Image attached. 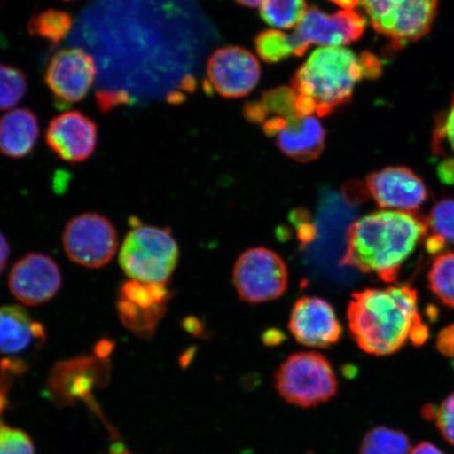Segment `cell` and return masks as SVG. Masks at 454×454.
I'll list each match as a JSON object with an SVG mask.
<instances>
[{
    "mask_svg": "<svg viewBox=\"0 0 454 454\" xmlns=\"http://www.w3.org/2000/svg\"><path fill=\"white\" fill-rule=\"evenodd\" d=\"M41 134L38 118L30 109H16L0 118V153L19 159L31 154Z\"/></svg>",
    "mask_w": 454,
    "mask_h": 454,
    "instance_id": "cell-18",
    "label": "cell"
},
{
    "mask_svg": "<svg viewBox=\"0 0 454 454\" xmlns=\"http://www.w3.org/2000/svg\"><path fill=\"white\" fill-rule=\"evenodd\" d=\"M169 298L167 283H142L129 281L121 289V299L139 306L142 309L164 306Z\"/></svg>",
    "mask_w": 454,
    "mask_h": 454,
    "instance_id": "cell-25",
    "label": "cell"
},
{
    "mask_svg": "<svg viewBox=\"0 0 454 454\" xmlns=\"http://www.w3.org/2000/svg\"><path fill=\"white\" fill-rule=\"evenodd\" d=\"M44 338L43 328L34 322L20 306L0 308V353H22L34 343Z\"/></svg>",
    "mask_w": 454,
    "mask_h": 454,
    "instance_id": "cell-19",
    "label": "cell"
},
{
    "mask_svg": "<svg viewBox=\"0 0 454 454\" xmlns=\"http://www.w3.org/2000/svg\"><path fill=\"white\" fill-rule=\"evenodd\" d=\"M278 394L288 404L314 408L338 395L339 382L325 356L308 351L289 356L275 374Z\"/></svg>",
    "mask_w": 454,
    "mask_h": 454,
    "instance_id": "cell-4",
    "label": "cell"
},
{
    "mask_svg": "<svg viewBox=\"0 0 454 454\" xmlns=\"http://www.w3.org/2000/svg\"><path fill=\"white\" fill-rule=\"evenodd\" d=\"M278 147L284 155L299 162L316 160L325 144V130L314 116L286 118L276 135Z\"/></svg>",
    "mask_w": 454,
    "mask_h": 454,
    "instance_id": "cell-17",
    "label": "cell"
},
{
    "mask_svg": "<svg viewBox=\"0 0 454 454\" xmlns=\"http://www.w3.org/2000/svg\"><path fill=\"white\" fill-rule=\"evenodd\" d=\"M10 257L9 243L5 240L3 234H0V274L4 270L7 266Z\"/></svg>",
    "mask_w": 454,
    "mask_h": 454,
    "instance_id": "cell-39",
    "label": "cell"
},
{
    "mask_svg": "<svg viewBox=\"0 0 454 454\" xmlns=\"http://www.w3.org/2000/svg\"><path fill=\"white\" fill-rule=\"evenodd\" d=\"M411 442L401 430L378 426L368 431L359 454H410Z\"/></svg>",
    "mask_w": 454,
    "mask_h": 454,
    "instance_id": "cell-21",
    "label": "cell"
},
{
    "mask_svg": "<svg viewBox=\"0 0 454 454\" xmlns=\"http://www.w3.org/2000/svg\"><path fill=\"white\" fill-rule=\"evenodd\" d=\"M428 218L397 211L368 214L350 225L340 265L394 282L427 236Z\"/></svg>",
    "mask_w": 454,
    "mask_h": 454,
    "instance_id": "cell-2",
    "label": "cell"
},
{
    "mask_svg": "<svg viewBox=\"0 0 454 454\" xmlns=\"http://www.w3.org/2000/svg\"><path fill=\"white\" fill-rule=\"evenodd\" d=\"M348 317L356 343L369 355H393L407 340L422 345L429 337L419 315L417 291L408 286L353 294Z\"/></svg>",
    "mask_w": 454,
    "mask_h": 454,
    "instance_id": "cell-1",
    "label": "cell"
},
{
    "mask_svg": "<svg viewBox=\"0 0 454 454\" xmlns=\"http://www.w3.org/2000/svg\"><path fill=\"white\" fill-rule=\"evenodd\" d=\"M98 140V127L83 113L71 111L50 121L45 142L61 160L81 163L93 155Z\"/></svg>",
    "mask_w": 454,
    "mask_h": 454,
    "instance_id": "cell-14",
    "label": "cell"
},
{
    "mask_svg": "<svg viewBox=\"0 0 454 454\" xmlns=\"http://www.w3.org/2000/svg\"><path fill=\"white\" fill-rule=\"evenodd\" d=\"M130 96L127 90H98L96 93V105L101 113H109L122 105H128Z\"/></svg>",
    "mask_w": 454,
    "mask_h": 454,
    "instance_id": "cell-33",
    "label": "cell"
},
{
    "mask_svg": "<svg viewBox=\"0 0 454 454\" xmlns=\"http://www.w3.org/2000/svg\"><path fill=\"white\" fill-rule=\"evenodd\" d=\"M73 27V16L67 11L47 9L33 15L27 22L31 35L57 45L69 35Z\"/></svg>",
    "mask_w": 454,
    "mask_h": 454,
    "instance_id": "cell-20",
    "label": "cell"
},
{
    "mask_svg": "<svg viewBox=\"0 0 454 454\" xmlns=\"http://www.w3.org/2000/svg\"><path fill=\"white\" fill-rule=\"evenodd\" d=\"M361 4L374 30L402 49L430 31L439 0H361Z\"/></svg>",
    "mask_w": 454,
    "mask_h": 454,
    "instance_id": "cell-6",
    "label": "cell"
},
{
    "mask_svg": "<svg viewBox=\"0 0 454 454\" xmlns=\"http://www.w3.org/2000/svg\"><path fill=\"white\" fill-rule=\"evenodd\" d=\"M429 229L434 236L454 246V199H442L431 209Z\"/></svg>",
    "mask_w": 454,
    "mask_h": 454,
    "instance_id": "cell-30",
    "label": "cell"
},
{
    "mask_svg": "<svg viewBox=\"0 0 454 454\" xmlns=\"http://www.w3.org/2000/svg\"><path fill=\"white\" fill-rule=\"evenodd\" d=\"M452 366H453V368H454V361H453V363H452Z\"/></svg>",
    "mask_w": 454,
    "mask_h": 454,
    "instance_id": "cell-43",
    "label": "cell"
},
{
    "mask_svg": "<svg viewBox=\"0 0 454 454\" xmlns=\"http://www.w3.org/2000/svg\"><path fill=\"white\" fill-rule=\"evenodd\" d=\"M288 328L300 344L309 348H331L342 336L333 306L317 297H302L294 303Z\"/></svg>",
    "mask_w": 454,
    "mask_h": 454,
    "instance_id": "cell-15",
    "label": "cell"
},
{
    "mask_svg": "<svg viewBox=\"0 0 454 454\" xmlns=\"http://www.w3.org/2000/svg\"><path fill=\"white\" fill-rule=\"evenodd\" d=\"M297 95L292 88L280 87L268 90L260 100V105L268 121L270 115L272 117H293L297 115L296 112Z\"/></svg>",
    "mask_w": 454,
    "mask_h": 454,
    "instance_id": "cell-29",
    "label": "cell"
},
{
    "mask_svg": "<svg viewBox=\"0 0 454 454\" xmlns=\"http://www.w3.org/2000/svg\"><path fill=\"white\" fill-rule=\"evenodd\" d=\"M435 421L442 438L454 446V393L436 407Z\"/></svg>",
    "mask_w": 454,
    "mask_h": 454,
    "instance_id": "cell-32",
    "label": "cell"
},
{
    "mask_svg": "<svg viewBox=\"0 0 454 454\" xmlns=\"http://www.w3.org/2000/svg\"><path fill=\"white\" fill-rule=\"evenodd\" d=\"M365 28L366 20L354 10L326 14L316 7L309 8L291 35L294 55H304L312 44L343 48L359 41Z\"/></svg>",
    "mask_w": 454,
    "mask_h": 454,
    "instance_id": "cell-9",
    "label": "cell"
},
{
    "mask_svg": "<svg viewBox=\"0 0 454 454\" xmlns=\"http://www.w3.org/2000/svg\"><path fill=\"white\" fill-rule=\"evenodd\" d=\"M331 2L336 4L338 7L348 11H353L361 4V0H331Z\"/></svg>",
    "mask_w": 454,
    "mask_h": 454,
    "instance_id": "cell-40",
    "label": "cell"
},
{
    "mask_svg": "<svg viewBox=\"0 0 454 454\" xmlns=\"http://www.w3.org/2000/svg\"><path fill=\"white\" fill-rule=\"evenodd\" d=\"M439 178L442 184H454V159L445 158L438 167Z\"/></svg>",
    "mask_w": 454,
    "mask_h": 454,
    "instance_id": "cell-36",
    "label": "cell"
},
{
    "mask_svg": "<svg viewBox=\"0 0 454 454\" xmlns=\"http://www.w3.org/2000/svg\"><path fill=\"white\" fill-rule=\"evenodd\" d=\"M410 454H444V452L433 442H424L413 447Z\"/></svg>",
    "mask_w": 454,
    "mask_h": 454,
    "instance_id": "cell-38",
    "label": "cell"
},
{
    "mask_svg": "<svg viewBox=\"0 0 454 454\" xmlns=\"http://www.w3.org/2000/svg\"><path fill=\"white\" fill-rule=\"evenodd\" d=\"M428 282L436 299L454 309V253L442 254L434 260L429 270Z\"/></svg>",
    "mask_w": 454,
    "mask_h": 454,
    "instance_id": "cell-23",
    "label": "cell"
},
{
    "mask_svg": "<svg viewBox=\"0 0 454 454\" xmlns=\"http://www.w3.org/2000/svg\"><path fill=\"white\" fill-rule=\"evenodd\" d=\"M238 3L247 8H257L262 5L264 0H237Z\"/></svg>",
    "mask_w": 454,
    "mask_h": 454,
    "instance_id": "cell-42",
    "label": "cell"
},
{
    "mask_svg": "<svg viewBox=\"0 0 454 454\" xmlns=\"http://www.w3.org/2000/svg\"><path fill=\"white\" fill-rule=\"evenodd\" d=\"M62 242L67 257L89 269H99L109 263L118 247L117 232L111 221L92 213L79 215L69 221Z\"/></svg>",
    "mask_w": 454,
    "mask_h": 454,
    "instance_id": "cell-8",
    "label": "cell"
},
{
    "mask_svg": "<svg viewBox=\"0 0 454 454\" xmlns=\"http://www.w3.org/2000/svg\"><path fill=\"white\" fill-rule=\"evenodd\" d=\"M61 272L53 259L43 254H28L10 272L9 287L13 296L28 306L47 303L59 293Z\"/></svg>",
    "mask_w": 454,
    "mask_h": 454,
    "instance_id": "cell-13",
    "label": "cell"
},
{
    "mask_svg": "<svg viewBox=\"0 0 454 454\" xmlns=\"http://www.w3.org/2000/svg\"><path fill=\"white\" fill-rule=\"evenodd\" d=\"M365 76L369 79L377 78L382 72L381 62L372 53L364 52L360 55Z\"/></svg>",
    "mask_w": 454,
    "mask_h": 454,
    "instance_id": "cell-35",
    "label": "cell"
},
{
    "mask_svg": "<svg viewBox=\"0 0 454 454\" xmlns=\"http://www.w3.org/2000/svg\"><path fill=\"white\" fill-rule=\"evenodd\" d=\"M178 258V244L168 230L136 226L123 241L119 262L132 280L168 283Z\"/></svg>",
    "mask_w": 454,
    "mask_h": 454,
    "instance_id": "cell-5",
    "label": "cell"
},
{
    "mask_svg": "<svg viewBox=\"0 0 454 454\" xmlns=\"http://www.w3.org/2000/svg\"><path fill=\"white\" fill-rule=\"evenodd\" d=\"M166 308L158 306L153 309H142L139 306L121 299L118 303L119 316L124 325L132 329L139 336H151L155 331L157 323L161 319Z\"/></svg>",
    "mask_w": 454,
    "mask_h": 454,
    "instance_id": "cell-24",
    "label": "cell"
},
{
    "mask_svg": "<svg viewBox=\"0 0 454 454\" xmlns=\"http://www.w3.org/2000/svg\"><path fill=\"white\" fill-rule=\"evenodd\" d=\"M0 454H34L33 442L24 431L0 423Z\"/></svg>",
    "mask_w": 454,
    "mask_h": 454,
    "instance_id": "cell-31",
    "label": "cell"
},
{
    "mask_svg": "<svg viewBox=\"0 0 454 454\" xmlns=\"http://www.w3.org/2000/svg\"><path fill=\"white\" fill-rule=\"evenodd\" d=\"M98 75L92 56L82 49H64L52 56L44 72V82L60 105L82 101Z\"/></svg>",
    "mask_w": 454,
    "mask_h": 454,
    "instance_id": "cell-10",
    "label": "cell"
},
{
    "mask_svg": "<svg viewBox=\"0 0 454 454\" xmlns=\"http://www.w3.org/2000/svg\"><path fill=\"white\" fill-rule=\"evenodd\" d=\"M366 185L379 206L389 211L414 213L428 199L423 180L404 167L378 170L368 176Z\"/></svg>",
    "mask_w": 454,
    "mask_h": 454,
    "instance_id": "cell-12",
    "label": "cell"
},
{
    "mask_svg": "<svg viewBox=\"0 0 454 454\" xmlns=\"http://www.w3.org/2000/svg\"><path fill=\"white\" fill-rule=\"evenodd\" d=\"M433 150L438 156L454 159V94L450 106L436 118Z\"/></svg>",
    "mask_w": 454,
    "mask_h": 454,
    "instance_id": "cell-28",
    "label": "cell"
},
{
    "mask_svg": "<svg viewBox=\"0 0 454 454\" xmlns=\"http://www.w3.org/2000/svg\"><path fill=\"white\" fill-rule=\"evenodd\" d=\"M106 372L101 362L90 356L59 363L51 374L50 393L60 404L89 401L95 386L106 379Z\"/></svg>",
    "mask_w": 454,
    "mask_h": 454,
    "instance_id": "cell-16",
    "label": "cell"
},
{
    "mask_svg": "<svg viewBox=\"0 0 454 454\" xmlns=\"http://www.w3.org/2000/svg\"><path fill=\"white\" fill-rule=\"evenodd\" d=\"M207 76L214 89L226 98H239L257 87L261 67L255 57L239 47L215 51L207 64Z\"/></svg>",
    "mask_w": 454,
    "mask_h": 454,
    "instance_id": "cell-11",
    "label": "cell"
},
{
    "mask_svg": "<svg viewBox=\"0 0 454 454\" xmlns=\"http://www.w3.org/2000/svg\"><path fill=\"white\" fill-rule=\"evenodd\" d=\"M426 249L431 254H436L444 252L446 243L438 236L431 235L426 239Z\"/></svg>",
    "mask_w": 454,
    "mask_h": 454,
    "instance_id": "cell-37",
    "label": "cell"
},
{
    "mask_svg": "<svg viewBox=\"0 0 454 454\" xmlns=\"http://www.w3.org/2000/svg\"><path fill=\"white\" fill-rule=\"evenodd\" d=\"M235 287L247 303H264L286 293L288 270L279 254L265 247L249 248L236 261Z\"/></svg>",
    "mask_w": 454,
    "mask_h": 454,
    "instance_id": "cell-7",
    "label": "cell"
},
{
    "mask_svg": "<svg viewBox=\"0 0 454 454\" xmlns=\"http://www.w3.org/2000/svg\"><path fill=\"white\" fill-rule=\"evenodd\" d=\"M306 11V0H264L261 5L266 24L282 30L297 27Z\"/></svg>",
    "mask_w": 454,
    "mask_h": 454,
    "instance_id": "cell-22",
    "label": "cell"
},
{
    "mask_svg": "<svg viewBox=\"0 0 454 454\" xmlns=\"http://www.w3.org/2000/svg\"><path fill=\"white\" fill-rule=\"evenodd\" d=\"M254 45L261 59L270 64H275L294 55L291 35H286L279 30L261 32L255 38Z\"/></svg>",
    "mask_w": 454,
    "mask_h": 454,
    "instance_id": "cell-27",
    "label": "cell"
},
{
    "mask_svg": "<svg viewBox=\"0 0 454 454\" xmlns=\"http://www.w3.org/2000/svg\"><path fill=\"white\" fill-rule=\"evenodd\" d=\"M436 344L441 354L454 357V325L441 331Z\"/></svg>",
    "mask_w": 454,
    "mask_h": 454,
    "instance_id": "cell-34",
    "label": "cell"
},
{
    "mask_svg": "<svg viewBox=\"0 0 454 454\" xmlns=\"http://www.w3.org/2000/svg\"><path fill=\"white\" fill-rule=\"evenodd\" d=\"M7 394L8 384H5L4 380H0V413L3 412L4 407L8 404Z\"/></svg>",
    "mask_w": 454,
    "mask_h": 454,
    "instance_id": "cell-41",
    "label": "cell"
},
{
    "mask_svg": "<svg viewBox=\"0 0 454 454\" xmlns=\"http://www.w3.org/2000/svg\"><path fill=\"white\" fill-rule=\"evenodd\" d=\"M365 77L360 56L345 48H320L299 67L291 88L314 105L317 116L325 117L348 104Z\"/></svg>",
    "mask_w": 454,
    "mask_h": 454,
    "instance_id": "cell-3",
    "label": "cell"
},
{
    "mask_svg": "<svg viewBox=\"0 0 454 454\" xmlns=\"http://www.w3.org/2000/svg\"><path fill=\"white\" fill-rule=\"evenodd\" d=\"M27 92V82L24 71L0 64V110L12 109Z\"/></svg>",
    "mask_w": 454,
    "mask_h": 454,
    "instance_id": "cell-26",
    "label": "cell"
}]
</instances>
